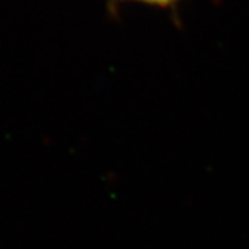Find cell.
<instances>
[{
	"instance_id": "obj_1",
	"label": "cell",
	"mask_w": 249,
	"mask_h": 249,
	"mask_svg": "<svg viewBox=\"0 0 249 249\" xmlns=\"http://www.w3.org/2000/svg\"><path fill=\"white\" fill-rule=\"evenodd\" d=\"M134 1H140V3H145V4H151V6H160V7H166L173 4L178 0H134Z\"/></svg>"
}]
</instances>
